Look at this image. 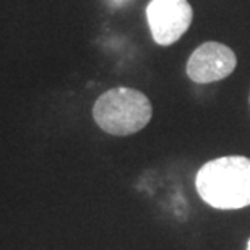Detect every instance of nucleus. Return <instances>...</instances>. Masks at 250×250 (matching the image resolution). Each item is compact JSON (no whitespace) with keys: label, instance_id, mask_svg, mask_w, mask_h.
I'll list each match as a JSON object with an SVG mask.
<instances>
[{"label":"nucleus","instance_id":"nucleus-2","mask_svg":"<svg viewBox=\"0 0 250 250\" xmlns=\"http://www.w3.org/2000/svg\"><path fill=\"white\" fill-rule=\"evenodd\" d=\"M153 116L149 99L132 88H114L98 98L93 117L104 132L125 137L140 132Z\"/></svg>","mask_w":250,"mask_h":250},{"label":"nucleus","instance_id":"nucleus-5","mask_svg":"<svg viewBox=\"0 0 250 250\" xmlns=\"http://www.w3.org/2000/svg\"><path fill=\"white\" fill-rule=\"evenodd\" d=\"M112 2H116V3H122V2H125V0H112Z\"/></svg>","mask_w":250,"mask_h":250},{"label":"nucleus","instance_id":"nucleus-6","mask_svg":"<svg viewBox=\"0 0 250 250\" xmlns=\"http://www.w3.org/2000/svg\"><path fill=\"white\" fill-rule=\"evenodd\" d=\"M247 250H250V239H249V242H247Z\"/></svg>","mask_w":250,"mask_h":250},{"label":"nucleus","instance_id":"nucleus-1","mask_svg":"<svg viewBox=\"0 0 250 250\" xmlns=\"http://www.w3.org/2000/svg\"><path fill=\"white\" fill-rule=\"evenodd\" d=\"M195 187L205 203L216 209L250 207V158L223 156L198 169Z\"/></svg>","mask_w":250,"mask_h":250},{"label":"nucleus","instance_id":"nucleus-4","mask_svg":"<svg viewBox=\"0 0 250 250\" xmlns=\"http://www.w3.org/2000/svg\"><path fill=\"white\" fill-rule=\"evenodd\" d=\"M236 65L237 59L231 47L208 41L192 52L187 62V75L195 83H213L229 77Z\"/></svg>","mask_w":250,"mask_h":250},{"label":"nucleus","instance_id":"nucleus-3","mask_svg":"<svg viewBox=\"0 0 250 250\" xmlns=\"http://www.w3.org/2000/svg\"><path fill=\"white\" fill-rule=\"evenodd\" d=\"M193 10L187 0H151L146 7V20L154 42L171 46L177 42L192 23Z\"/></svg>","mask_w":250,"mask_h":250}]
</instances>
